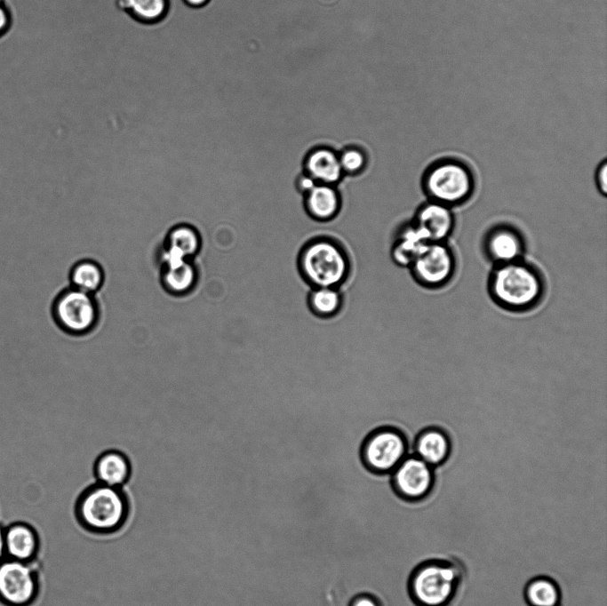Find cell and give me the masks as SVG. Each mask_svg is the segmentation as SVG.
Instances as JSON below:
<instances>
[{
  "label": "cell",
  "instance_id": "20",
  "mask_svg": "<svg viewBox=\"0 0 607 606\" xmlns=\"http://www.w3.org/2000/svg\"><path fill=\"white\" fill-rule=\"evenodd\" d=\"M166 242L162 258L189 259L200 248V236L197 231L186 224L172 227Z\"/></svg>",
  "mask_w": 607,
  "mask_h": 606
},
{
  "label": "cell",
  "instance_id": "26",
  "mask_svg": "<svg viewBox=\"0 0 607 606\" xmlns=\"http://www.w3.org/2000/svg\"><path fill=\"white\" fill-rule=\"evenodd\" d=\"M595 184L600 194H607V161L603 159L595 170Z\"/></svg>",
  "mask_w": 607,
  "mask_h": 606
},
{
  "label": "cell",
  "instance_id": "16",
  "mask_svg": "<svg viewBox=\"0 0 607 606\" xmlns=\"http://www.w3.org/2000/svg\"><path fill=\"white\" fill-rule=\"evenodd\" d=\"M304 172L317 183L336 185L344 172L339 154L328 147H317L310 150L304 160Z\"/></svg>",
  "mask_w": 607,
  "mask_h": 606
},
{
  "label": "cell",
  "instance_id": "27",
  "mask_svg": "<svg viewBox=\"0 0 607 606\" xmlns=\"http://www.w3.org/2000/svg\"><path fill=\"white\" fill-rule=\"evenodd\" d=\"M317 182L305 172L301 174L297 179L298 189L305 195L310 191Z\"/></svg>",
  "mask_w": 607,
  "mask_h": 606
},
{
  "label": "cell",
  "instance_id": "1",
  "mask_svg": "<svg viewBox=\"0 0 607 606\" xmlns=\"http://www.w3.org/2000/svg\"><path fill=\"white\" fill-rule=\"evenodd\" d=\"M488 293L499 307L509 312H526L543 299L547 282L542 270L521 259L494 265L487 281Z\"/></svg>",
  "mask_w": 607,
  "mask_h": 606
},
{
  "label": "cell",
  "instance_id": "24",
  "mask_svg": "<svg viewBox=\"0 0 607 606\" xmlns=\"http://www.w3.org/2000/svg\"><path fill=\"white\" fill-rule=\"evenodd\" d=\"M127 8L137 18L145 21H155L162 19L167 11V0H122Z\"/></svg>",
  "mask_w": 607,
  "mask_h": 606
},
{
  "label": "cell",
  "instance_id": "13",
  "mask_svg": "<svg viewBox=\"0 0 607 606\" xmlns=\"http://www.w3.org/2000/svg\"><path fill=\"white\" fill-rule=\"evenodd\" d=\"M4 544L6 558L25 562H35L41 547L36 528L21 521L4 527Z\"/></svg>",
  "mask_w": 607,
  "mask_h": 606
},
{
  "label": "cell",
  "instance_id": "2",
  "mask_svg": "<svg viewBox=\"0 0 607 606\" xmlns=\"http://www.w3.org/2000/svg\"><path fill=\"white\" fill-rule=\"evenodd\" d=\"M465 566L453 558L424 557L411 570L408 594L414 606H451L462 588Z\"/></svg>",
  "mask_w": 607,
  "mask_h": 606
},
{
  "label": "cell",
  "instance_id": "9",
  "mask_svg": "<svg viewBox=\"0 0 607 606\" xmlns=\"http://www.w3.org/2000/svg\"><path fill=\"white\" fill-rule=\"evenodd\" d=\"M392 480L401 497L413 503H424L435 488V468L415 454H409L392 472Z\"/></svg>",
  "mask_w": 607,
  "mask_h": 606
},
{
  "label": "cell",
  "instance_id": "28",
  "mask_svg": "<svg viewBox=\"0 0 607 606\" xmlns=\"http://www.w3.org/2000/svg\"><path fill=\"white\" fill-rule=\"evenodd\" d=\"M350 606H379V603L373 597L364 594L355 597Z\"/></svg>",
  "mask_w": 607,
  "mask_h": 606
},
{
  "label": "cell",
  "instance_id": "7",
  "mask_svg": "<svg viewBox=\"0 0 607 606\" xmlns=\"http://www.w3.org/2000/svg\"><path fill=\"white\" fill-rule=\"evenodd\" d=\"M418 284L425 289L438 290L448 285L458 270V257L448 242L425 243L410 265Z\"/></svg>",
  "mask_w": 607,
  "mask_h": 606
},
{
  "label": "cell",
  "instance_id": "17",
  "mask_svg": "<svg viewBox=\"0 0 607 606\" xmlns=\"http://www.w3.org/2000/svg\"><path fill=\"white\" fill-rule=\"evenodd\" d=\"M305 208L315 219L326 221L333 219L340 209V195L332 185L316 183L304 195Z\"/></svg>",
  "mask_w": 607,
  "mask_h": 606
},
{
  "label": "cell",
  "instance_id": "5",
  "mask_svg": "<svg viewBox=\"0 0 607 606\" xmlns=\"http://www.w3.org/2000/svg\"><path fill=\"white\" fill-rule=\"evenodd\" d=\"M299 268L303 279L314 287H336L349 274V259L335 241L320 237L305 244L299 256Z\"/></svg>",
  "mask_w": 607,
  "mask_h": 606
},
{
  "label": "cell",
  "instance_id": "11",
  "mask_svg": "<svg viewBox=\"0 0 607 606\" xmlns=\"http://www.w3.org/2000/svg\"><path fill=\"white\" fill-rule=\"evenodd\" d=\"M526 247L521 230L506 222L491 227L482 241L483 252L493 266L523 259Z\"/></svg>",
  "mask_w": 607,
  "mask_h": 606
},
{
  "label": "cell",
  "instance_id": "8",
  "mask_svg": "<svg viewBox=\"0 0 607 606\" xmlns=\"http://www.w3.org/2000/svg\"><path fill=\"white\" fill-rule=\"evenodd\" d=\"M35 562L9 558L0 562V603L32 606L36 602L40 593V578Z\"/></svg>",
  "mask_w": 607,
  "mask_h": 606
},
{
  "label": "cell",
  "instance_id": "3",
  "mask_svg": "<svg viewBox=\"0 0 607 606\" xmlns=\"http://www.w3.org/2000/svg\"><path fill=\"white\" fill-rule=\"evenodd\" d=\"M130 512V500L123 488L97 482L80 492L74 506L79 525L96 535H109L120 530L125 525Z\"/></svg>",
  "mask_w": 607,
  "mask_h": 606
},
{
  "label": "cell",
  "instance_id": "30",
  "mask_svg": "<svg viewBox=\"0 0 607 606\" xmlns=\"http://www.w3.org/2000/svg\"><path fill=\"white\" fill-rule=\"evenodd\" d=\"M6 558L4 544V526L0 523V562Z\"/></svg>",
  "mask_w": 607,
  "mask_h": 606
},
{
  "label": "cell",
  "instance_id": "22",
  "mask_svg": "<svg viewBox=\"0 0 607 606\" xmlns=\"http://www.w3.org/2000/svg\"><path fill=\"white\" fill-rule=\"evenodd\" d=\"M103 277L100 267L92 260L76 263L70 272L72 287L90 294H93L100 288Z\"/></svg>",
  "mask_w": 607,
  "mask_h": 606
},
{
  "label": "cell",
  "instance_id": "18",
  "mask_svg": "<svg viewBox=\"0 0 607 606\" xmlns=\"http://www.w3.org/2000/svg\"><path fill=\"white\" fill-rule=\"evenodd\" d=\"M162 283L167 291L183 295L193 289L196 272L189 259H162Z\"/></svg>",
  "mask_w": 607,
  "mask_h": 606
},
{
  "label": "cell",
  "instance_id": "31",
  "mask_svg": "<svg viewBox=\"0 0 607 606\" xmlns=\"http://www.w3.org/2000/svg\"><path fill=\"white\" fill-rule=\"evenodd\" d=\"M185 1L190 6L199 7V6L205 4L208 0H185Z\"/></svg>",
  "mask_w": 607,
  "mask_h": 606
},
{
  "label": "cell",
  "instance_id": "21",
  "mask_svg": "<svg viewBox=\"0 0 607 606\" xmlns=\"http://www.w3.org/2000/svg\"><path fill=\"white\" fill-rule=\"evenodd\" d=\"M427 242L423 240L415 227L411 223L403 226L398 232L392 248L394 261L403 267H410L420 247Z\"/></svg>",
  "mask_w": 607,
  "mask_h": 606
},
{
  "label": "cell",
  "instance_id": "19",
  "mask_svg": "<svg viewBox=\"0 0 607 606\" xmlns=\"http://www.w3.org/2000/svg\"><path fill=\"white\" fill-rule=\"evenodd\" d=\"M523 599L528 606H561L562 590L552 577L538 575L523 586Z\"/></svg>",
  "mask_w": 607,
  "mask_h": 606
},
{
  "label": "cell",
  "instance_id": "10",
  "mask_svg": "<svg viewBox=\"0 0 607 606\" xmlns=\"http://www.w3.org/2000/svg\"><path fill=\"white\" fill-rule=\"evenodd\" d=\"M409 454L405 436L394 428H380L366 439L363 458L366 466L379 473H391Z\"/></svg>",
  "mask_w": 607,
  "mask_h": 606
},
{
  "label": "cell",
  "instance_id": "6",
  "mask_svg": "<svg viewBox=\"0 0 607 606\" xmlns=\"http://www.w3.org/2000/svg\"><path fill=\"white\" fill-rule=\"evenodd\" d=\"M57 328L67 335L83 336L92 332L100 320V310L92 294L73 287L60 292L51 307Z\"/></svg>",
  "mask_w": 607,
  "mask_h": 606
},
{
  "label": "cell",
  "instance_id": "4",
  "mask_svg": "<svg viewBox=\"0 0 607 606\" xmlns=\"http://www.w3.org/2000/svg\"><path fill=\"white\" fill-rule=\"evenodd\" d=\"M476 184L472 166L456 156H441L434 160L421 178V187L427 200L452 209L471 200Z\"/></svg>",
  "mask_w": 607,
  "mask_h": 606
},
{
  "label": "cell",
  "instance_id": "29",
  "mask_svg": "<svg viewBox=\"0 0 607 606\" xmlns=\"http://www.w3.org/2000/svg\"><path fill=\"white\" fill-rule=\"evenodd\" d=\"M10 22V15L6 6L0 0V35L6 31Z\"/></svg>",
  "mask_w": 607,
  "mask_h": 606
},
{
  "label": "cell",
  "instance_id": "14",
  "mask_svg": "<svg viewBox=\"0 0 607 606\" xmlns=\"http://www.w3.org/2000/svg\"><path fill=\"white\" fill-rule=\"evenodd\" d=\"M451 449V437L443 428L426 426L416 435L411 454L435 468L449 459Z\"/></svg>",
  "mask_w": 607,
  "mask_h": 606
},
{
  "label": "cell",
  "instance_id": "23",
  "mask_svg": "<svg viewBox=\"0 0 607 606\" xmlns=\"http://www.w3.org/2000/svg\"><path fill=\"white\" fill-rule=\"evenodd\" d=\"M342 296L336 287H314L307 293V304L315 315L331 316L339 310Z\"/></svg>",
  "mask_w": 607,
  "mask_h": 606
},
{
  "label": "cell",
  "instance_id": "15",
  "mask_svg": "<svg viewBox=\"0 0 607 606\" xmlns=\"http://www.w3.org/2000/svg\"><path fill=\"white\" fill-rule=\"evenodd\" d=\"M92 472L97 482L123 488L130 480L132 466L129 457L120 450L108 449L94 460Z\"/></svg>",
  "mask_w": 607,
  "mask_h": 606
},
{
  "label": "cell",
  "instance_id": "25",
  "mask_svg": "<svg viewBox=\"0 0 607 606\" xmlns=\"http://www.w3.org/2000/svg\"><path fill=\"white\" fill-rule=\"evenodd\" d=\"M339 163L344 173L357 174L367 162L364 152L356 147H348L339 154Z\"/></svg>",
  "mask_w": 607,
  "mask_h": 606
},
{
  "label": "cell",
  "instance_id": "12",
  "mask_svg": "<svg viewBox=\"0 0 607 606\" xmlns=\"http://www.w3.org/2000/svg\"><path fill=\"white\" fill-rule=\"evenodd\" d=\"M411 224L425 242H446L456 226L452 208L427 200L417 210Z\"/></svg>",
  "mask_w": 607,
  "mask_h": 606
}]
</instances>
